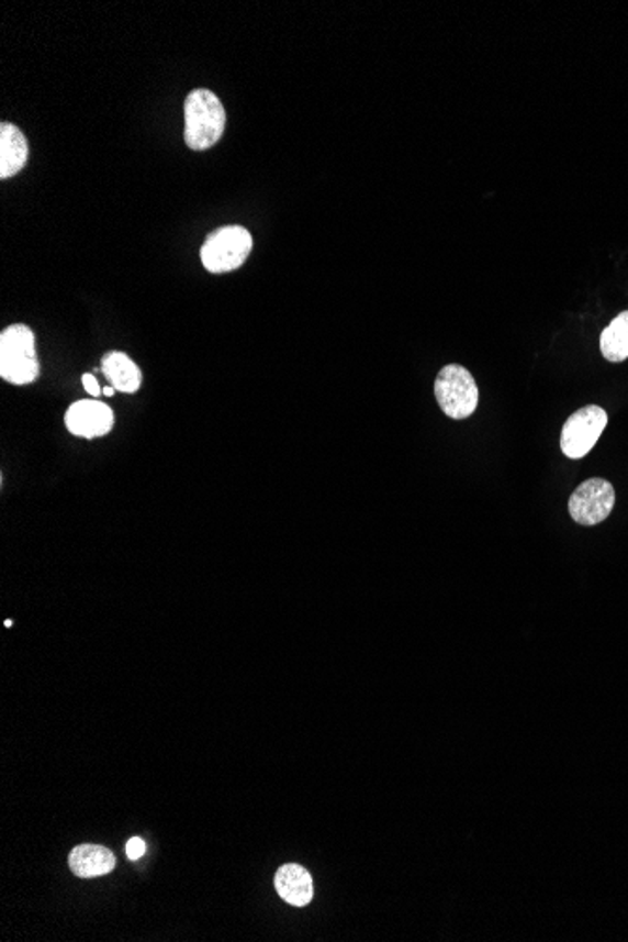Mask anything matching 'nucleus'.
Returning <instances> with one entry per match:
<instances>
[{
    "label": "nucleus",
    "instance_id": "f257e3e1",
    "mask_svg": "<svg viewBox=\"0 0 628 942\" xmlns=\"http://www.w3.org/2000/svg\"><path fill=\"white\" fill-rule=\"evenodd\" d=\"M226 111L215 92L194 89L184 100V144L192 151H205L223 137Z\"/></svg>",
    "mask_w": 628,
    "mask_h": 942
},
{
    "label": "nucleus",
    "instance_id": "f03ea898",
    "mask_svg": "<svg viewBox=\"0 0 628 942\" xmlns=\"http://www.w3.org/2000/svg\"><path fill=\"white\" fill-rule=\"evenodd\" d=\"M34 333L26 324L8 325L0 333V377L15 386H25L38 378Z\"/></svg>",
    "mask_w": 628,
    "mask_h": 942
},
{
    "label": "nucleus",
    "instance_id": "7ed1b4c3",
    "mask_svg": "<svg viewBox=\"0 0 628 942\" xmlns=\"http://www.w3.org/2000/svg\"><path fill=\"white\" fill-rule=\"evenodd\" d=\"M253 251V235L243 226L216 228L215 232L203 241L200 258L210 274H228L249 258Z\"/></svg>",
    "mask_w": 628,
    "mask_h": 942
},
{
    "label": "nucleus",
    "instance_id": "20e7f679",
    "mask_svg": "<svg viewBox=\"0 0 628 942\" xmlns=\"http://www.w3.org/2000/svg\"><path fill=\"white\" fill-rule=\"evenodd\" d=\"M435 397L440 410L452 420H466L478 409L480 391L471 370L463 365H446L435 380Z\"/></svg>",
    "mask_w": 628,
    "mask_h": 942
},
{
    "label": "nucleus",
    "instance_id": "39448f33",
    "mask_svg": "<svg viewBox=\"0 0 628 942\" xmlns=\"http://www.w3.org/2000/svg\"><path fill=\"white\" fill-rule=\"evenodd\" d=\"M608 425L606 410L590 404L574 412L564 422L561 433V450L570 459H582L595 448L596 442Z\"/></svg>",
    "mask_w": 628,
    "mask_h": 942
},
{
    "label": "nucleus",
    "instance_id": "423d86ee",
    "mask_svg": "<svg viewBox=\"0 0 628 942\" xmlns=\"http://www.w3.org/2000/svg\"><path fill=\"white\" fill-rule=\"evenodd\" d=\"M614 507H616V489L603 478H591L580 484L569 501L572 520L585 527L603 523Z\"/></svg>",
    "mask_w": 628,
    "mask_h": 942
},
{
    "label": "nucleus",
    "instance_id": "0eeeda50",
    "mask_svg": "<svg viewBox=\"0 0 628 942\" xmlns=\"http://www.w3.org/2000/svg\"><path fill=\"white\" fill-rule=\"evenodd\" d=\"M66 430L81 439H97L113 430V410L97 399H83L66 410Z\"/></svg>",
    "mask_w": 628,
    "mask_h": 942
},
{
    "label": "nucleus",
    "instance_id": "6e6552de",
    "mask_svg": "<svg viewBox=\"0 0 628 942\" xmlns=\"http://www.w3.org/2000/svg\"><path fill=\"white\" fill-rule=\"evenodd\" d=\"M276 890L292 907H305L313 901V877L302 865H282L276 873Z\"/></svg>",
    "mask_w": 628,
    "mask_h": 942
},
{
    "label": "nucleus",
    "instance_id": "1a4fd4ad",
    "mask_svg": "<svg viewBox=\"0 0 628 942\" xmlns=\"http://www.w3.org/2000/svg\"><path fill=\"white\" fill-rule=\"evenodd\" d=\"M29 163V144L23 132L12 123L0 124V177L18 176Z\"/></svg>",
    "mask_w": 628,
    "mask_h": 942
},
{
    "label": "nucleus",
    "instance_id": "9d476101",
    "mask_svg": "<svg viewBox=\"0 0 628 942\" xmlns=\"http://www.w3.org/2000/svg\"><path fill=\"white\" fill-rule=\"evenodd\" d=\"M70 869L79 878H94L108 875L115 867V856L110 849L100 845H78L70 852Z\"/></svg>",
    "mask_w": 628,
    "mask_h": 942
},
{
    "label": "nucleus",
    "instance_id": "9b49d317",
    "mask_svg": "<svg viewBox=\"0 0 628 942\" xmlns=\"http://www.w3.org/2000/svg\"><path fill=\"white\" fill-rule=\"evenodd\" d=\"M100 369L113 388L123 394H136L142 386V370L125 352L112 351L104 354Z\"/></svg>",
    "mask_w": 628,
    "mask_h": 942
},
{
    "label": "nucleus",
    "instance_id": "f8f14e48",
    "mask_svg": "<svg viewBox=\"0 0 628 942\" xmlns=\"http://www.w3.org/2000/svg\"><path fill=\"white\" fill-rule=\"evenodd\" d=\"M601 352L612 364H621L628 358V311L609 322L601 335Z\"/></svg>",
    "mask_w": 628,
    "mask_h": 942
},
{
    "label": "nucleus",
    "instance_id": "ddd939ff",
    "mask_svg": "<svg viewBox=\"0 0 628 942\" xmlns=\"http://www.w3.org/2000/svg\"><path fill=\"white\" fill-rule=\"evenodd\" d=\"M145 849H147V845H145L144 839L132 838L131 841L126 843V856H128V860H132V862H136V860L144 856Z\"/></svg>",
    "mask_w": 628,
    "mask_h": 942
},
{
    "label": "nucleus",
    "instance_id": "4468645a",
    "mask_svg": "<svg viewBox=\"0 0 628 942\" xmlns=\"http://www.w3.org/2000/svg\"><path fill=\"white\" fill-rule=\"evenodd\" d=\"M81 383H83V388H86L87 394H91L92 397H99L100 394H102L99 380L94 378V375H83V377H81Z\"/></svg>",
    "mask_w": 628,
    "mask_h": 942
},
{
    "label": "nucleus",
    "instance_id": "2eb2a0df",
    "mask_svg": "<svg viewBox=\"0 0 628 942\" xmlns=\"http://www.w3.org/2000/svg\"><path fill=\"white\" fill-rule=\"evenodd\" d=\"M102 394H104L105 397H112L113 394H115V388H113V386H108V388L102 390Z\"/></svg>",
    "mask_w": 628,
    "mask_h": 942
},
{
    "label": "nucleus",
    "instance_id": "dca6fc26",
    "mask_svg": "<svg viewBox=\"0 0 628 942\" xmlns=\"http://www.w3.org/2000/svg\"><path fill=\"white\" fill-rule=\"evenodd\" d=\"M4 624H7L8 629H10V627H12L13 624L12 619H8V621H4Z\"/></svg>",
    "mask_w": 628,
    "mask_h": 942
}]
</instances>
